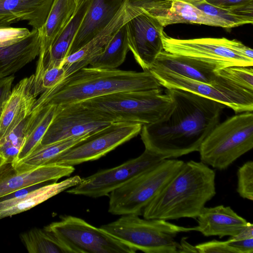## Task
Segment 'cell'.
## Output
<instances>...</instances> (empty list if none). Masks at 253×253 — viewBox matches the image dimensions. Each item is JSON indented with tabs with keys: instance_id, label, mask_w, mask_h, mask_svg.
I'll list each match as a JSON object with an SVG mask.
<instances>
[{
	"instance_id": "1",
	"label": "cell",
	"mask_w": 253,
	"mask_h": 253,
	"mask_svg": "<svg viewBox=\"0 0 253 253\" xmlns=\"http://www.w3.org/2000/svg\"><path fill=\"white\" fill-rule=\"evenodd\" d=\"M172 105L161 119L142 125L140 132L146 149L164 159L198 151L219 123L224 104L187 90L167 89Z\"/></svg>"
},
{
	"instance_id": "2",
	"label": "cell",
	"mask_w": 253,
	"mask_h": 253,
	"mask_svg": "<svg viewBox=\"0 0 253 253\" xmlns=\"http://www.w3.org/2000/svg\"><path fill=\"white\" fill-rule=\"evenodd\" d=\"M161 87L149 70L138 72L85 67L40 95L32 110L50 105L63 106L117 92Z\"/></svg>"
},
{
	"instance_id": "3",
	"label": "cell",
	"mask_w": 253,
	"mask_h": 253,
	"mask_svg": "<svg viewBox=\"0 0 253 253\" xmlns=\"http://www.w3.org/2000/svg\"><path fill=\"white\" fill-rule=\"evenodd\" d=\"M215 179L214 170L202 162H184L176 173L143 209V218L166 220L196 218L216 194Z\"/></svg>"
},
{
	"instance_id": "4",
	"label": "cell",
	"mask_w": 253,
	"mask_h": 253,
	"mask_svg": "<svg viewBox=\"0 0 253 253\" xmlns=\"http://www.w3.org/2000/svg\"><path fill=\"white\" fill-rule=\"evenodd\" d=\"M135 214L122 215L100 227L103 231L136 251L146 253H180L175 240L181 232L196 231V227L177 225L164 219L141 218Z\"/></svg>"
},
{
	"instance_id": "5",
	"label": "cell",
	"mask_w": 253,
	"mask_h": 253,
	"mask_svg": "<svg viewBox=\"0 0 253 253\" xmlns=\"http://www.w3.org/2000/svg\"><path fill=\"white\" fill-rule=\"evenodd\" d=\"M102 113L114 122H130L142 125L163 118L172 105V99L162 88L111 93L79 102Z\"/></svg>"
},
{
	"instance_id": "6",
	"label": "cell",
	"mask_w": 253,
	"mask_h": 253,
	"mask_svg": "<svg viewBox=\"0 0 253 253\" xmlns=\"http://www.w3.org/2000/svg\"><path fill=\"white\" fill-rule=\"evenodd\" d=\"M253 147V114L245 112L219 123L202 142L201 161L219 170L227 169Z\"/></svg>"
},
{
	"instance_id": "7",
	"label": "cell",
	"mask_w": 253,
	"mask_h": 253,
	"mask_svg": "<svg viewBox=\"0 0 253 253\" xmlns=\"http://www.w3.org/2000/svg\"><path fill=\"white\" fill-rule=\"evenodd\" d=\"M184 162L165 159L112 191L108 211L114 215L142 214L145 207L162 191Z\"/></svg>"
},
{
	"instance_id": "8",
	"label": "cell",
	"mask_w": 253,
	"mask_h": 253,
	"mask_svg": "<svg viewBox=\"0 0 253 253\" xmlns=\"http://www.w3.org/2000/svg\"><path fill=\"white\" fill-rule=\"evenodd\" d=\"M162 42L163 49L167 52L212 63L220 69L253 65V49L236 40L225 38L177 39L165 33Z\"/></svg>"
},
{
	"instance_id": "9",
	"label": "cell",
	"mask_w": 253,
	"mask_h": 253,
	"mask_svg": "<svg viewBox=\"0 0 253 253\" xmlns=\"http://www.w3.org/2000/svg\"><path fill=\"white\" fill-rule=\"evenodd\" d=\"M72 253H134L136 251L84 219L64 215L44 227Z\"/></svg>"
},
{
	"instance_id": "10",
	"label": "cell",
	"mask_w": 253,
	"mask_h": 253,
	"mask_svg": "<svg viewBox=\"0 0 253 253\" xmlns=\"http://www.w3.org/2000/svg\"><path fill=\"white\" fill-rule=\"evenodd\" d=\"M149 71L161 86L166 89L176 88L192 92L220 102L233 110L236 114L253 112V91L245 88L217 73L216 80L207 84L172 73Z\"/></svg>"
},
{
	"instance_id": "11",
	"label": "cell",
	"mask_w": 253,
	"mask_h": 253,
	"mask_svg": "<svg viewBox=\"0 0 253 253\" xmlns=\"http://www.w3.org/2000/svg\"><path fill=\"white\" fill-rule=\"evenodd\" d=\"M142 125L115 122L65 151L48 165L74 166L97 160L140 133Z\"/></svg>"
},
{
	"instance_id": "12",
	"label": "cell",
	"mask_w": 253,
	"mask_h": 253,
	"mask_svg": "<svg viewBox=\"0 0 253 253\" xmlns=\"http://www.w3.org/2000/svg\"><path fill=\"white\" fill-rule=\"evenodd\" d=\"M164 159H165L145 149L136 158L83 178L78 184L66 190V192L92 198L108 196L115 189Z\"/></svg>"
},
{
	"instance_id": "13",
	"label": "cell",
	"mask_w": 253,
	"mask_h": 253,
	"mask_svg": "<svg viewBox=\"0 0 253 253\" xmlns=\"http://www.w3.org/2000/svg\"><path fill=\"white\" fill-rule=\"evenodd\" d=\"M58 107V110L38 146L91 134L115 122L107 115L79 102Z\"/></svg>"
},
{
	"instance_id": "14",
	"label": "cell",
	"mask_w": 253,
	"mask_h": 253,
	"mask_svg": "<svg viewBox=\"0 0 253 253\" xmlns=\"http://www.w3.org/2000/svg\"><path fill=\"white\" fill-rule=\"evenodd\" d=\"M138 6L141 8L140 12L126 23L127 43L136 62L146 71L164 50L162 38L165 33L154 15Z\"/></svg>"
},
{
	"instance_id": "15",
	"label": "cell",
	"mask_w": 253,
	"mask_h": 253,
	"mask_svg": "<svg viewBox=\"0 0 253 253\" xmlns=\"http://www.w3.org/2000/svg\"><path fill=\"white\" fill-rule=\"evenodd\" d=\"M74 170V166L51 164L18 171L12 163H6L0 168V199L30 186L57 181Z\"/></svg>"
},
{
	"instance_id": "16",
	"label": "cell",
	"mask_w": 253,
	"mask_h": 253,
	"mask_svg": "<svg viewBox=\"0 0 253 253\" xmlns=\"http://www.w3.org/2000/svg\"><path fill=\"white\" fill-rule=\"evenodd\" d=\"M91 1L86 0L82 3L74 13L66 27L54 40L47 51L43 55L38 56L36 71L34 74L33 89L38 86L41 76L45 71L54 67H62Z\"/></svg>"
},
{
	"instance_id": "17",
	"label": "cell",
	"mask_w": 253,
	"mask_h": 253,
	"mask_svg": "<svg viewBox=\"0 0 253 253\" xmlns=\"http://www.w3.org/2000/svg\"><path fill=\"white\" fill-rule=\"evenodd\" d=\"M82 179L79 175H75L60 182L45 183L40 186L37 185L29 191L9 198L0 199V219L29 210L77 185Z\"/></svg>"
},
{
	"instance_id": "18",
	"label": "cell",
	"mask_w": 253,
	"mask_h": 253,
	"mask_svg": "<svg viewBox=\"0 0 253 253\" xmlns=\"http://www.w3.org/2000/svg\"><path fill=\"white\" fill-rule=\"evenodd\" d=\"M34 74L20 81L0 114V140L6 136L31 113L37 97L33 92Z\"/></svg>"
},
{
	"instance_id": "19",
	"label": "cell",
	"mask_w": 253,
	"mask_h": 253,
	"mask_svg": "<svg viewBox=\"0 0 253 253\" xmlns=\"http://www.w3.org/2000/svg\"><path fill=\"white\" fill-rule=\"evenodd\" d=\"M126 0H91L68 56L78 51L102 31L111 21Z\"/></svg>"
},
{
	"instance_id": "20",
	"label": "cell",
	"mask_w": 253,
	"mask_h": 253,
	"mask_svg": "<svg viewBox=\"0 0 253 253\" xmlns=\"http://www.w3.org/2000/svg\"><path fill=\"white\" fill-rule=\"evenodd\" d=\"M216 65L186 56L163 50L157 57L149 70H157L178 74L182 77L210 84L218 77Z\"/></svg>"
},
{
	"instance_id": "21",
	"label": "cell",
	"mask_w": 253,
	"mask_h": 253,
	"mask_svg": "<svg viewBox=\"0 0 253 253\" xmlns=\"http://www.w3.org/2000/svg\"><path fill=\"white\" fill-rule=\"evenodd\" d=\"M153 13L164 27L173 24L190 23L228 28L219 18L208 15L194 5L183 1L156 0Z\"/></svg>"
},
{
	"instance_id": "22",
	"label": "cell",
	"mask_w": 253,
	"mask_h": 253,
	"mask_svg": "<svg viewBox=\"0 0 253 253\" xmlns=\"http://www.w3.org/2000/svg\"><path fill=\"white\" fill-rule=\"evenodd\" d=\"M196 231L206 237H232L239 233L248 221L229 206L204 207L197 216Z\"/></svg>"
},
{
	"instance_id": "23",
	"label": "cell",
	"mask_w": 253,
	"mask_h": 253,
	"mask_svg": "<svg viewBox=\"0 0 253 253\" xmlns=\"http://www.w3.org/2000/svg\"><path fill=\"white\" fill-rule=\"evenodd\" d=\"M54 0H0V26L26 21L39 29L45 23Z\"/></svg>"
},
{
	"instance_id": "24",
	"label": "cell",
	"mask_w": 253,
	"mask_h": 253,
	"mask_svg": "<svg viewBox=\"0 0 253 253\" xmlns=\"http://www.w3.org/2000/svg\"><path fill=\"white\" fill-rule=\"evenodd\" d=\"M38 29L12 44L0 47V79L13 75L38 56L41 49Z\"/></svg>"
},
{
	"instance_id": "25",
	"label": "cell",
	"mask_w": 253,
	"mask_h": 253,
	"mask_svg": "<svg viewBox=\"0 0 253 253\" xmlns=\"http://www.w3.org/2000/svg\"><path fill=\"white\" fill-rule=\"evenodd\" d=\"M75 9V0H54L45 23L38 29L41 42L38 56L47 51L70 20Z\"/></svg>"
},
{
	"instance_id": "26",
	"label": "cell",
	"mask_w": 253,
	"mask_h": 253,
	"mask_svg": "<svg viewBox=\"0 0 253 253\" xmlns=\"http://www.w3.org/2000/svg\"><path fill=\"white\" fill-rule=\"evenodd\" d=\"M58 110L55 105H46L32 110L29 116L25 142L14 164L32 152L41 142Z\"/></svg>"
},
{
	"instance_id": "27",
	"label": "cell",
	"mask_w": 253,
	"mask_h": 253,
	"mask_svg": "<svg viewBox=\"0 0 253 253\" xmlns=\"http://www.w3.org/2000/svg\"><path fill=\"white\" fill-rule=\"evenodd\" d=\"M90 134L74 137L37 147L32 152L19 162L12 164L18 171L30 170L48 165L60 154L84 140Z\"/></svg>"
},
{
	"instance_id": "28",
	"label": "cell",
	"mask_w": 253,
	"mask_h": 253,
	"mask_svg": "<svg viewBox=\"0 0 253 253\" xmlns=\"http://www.w3.org/2000/svg\"><path fill=\"white\" fill-rule=\"evenodd\" d=\"M128 50L126 24L113 35L103 51L89 65L96 68L116 69L124 62Z\"/></svg>"
},
{
	"instance_id": "29",
	"label": "cell",
	"mask_w": 253,
	"mask_h": 253,
	"mask_svg": "<svg viewBox=\"0 0 253 253\" xmlns=\"http://www.w3.org/2000/svg\"><path fill=\"white\" fill-rule=\"evenodd\" d=\"M20 237L30 253H72L64 244L43 228L32 229L20 234Z\"/></svg>"
},
{
	"instance_id": "30",
	"label": "cell",
	"mask_w": 253,
	"mask_h": 253,
	"mask_svg": "<svg viewBox=\"0 0 253 253\" xmlns=\"http://www.w3.org/2000/svg\"><path fill=\"white\" fill-rule=\"evenodd\" d=\"M195 6L208 15L219 18L226 24L228 28L253 23V4L235 8L224 9L205 1Z\"/></svg>"
},
{
	"instance_id": "31",
	"label": "cell",
	"mask_w": 253,
	"mask_h": 253,
	"mask_svg": "<svg viewBox=\"0 0 253 253\" xmlns=\"http://www.w3.org/2000/svg\"><path fill=\"white\" fill-rule=\"evenodd\" d=\"M29 116L0 140V154L7 163L14 164L17 160L25 141Z\"/></svg>"
},
{
	"instance_id": "32",
	"label": "cell",
	"mask_w": 253,
	"mask_h": 253,
	"mask_svg": "<svg viewBox=\"0 0 253 253\" xmlns=\"http://www.w3.org/2000/svg\"><path fill=\"white\" fill-rule=\"evenodd\" d=\"M250 67L232 66L217 70L220 76L239 85L253 91V69Z\"/></svg>"
},
{
	"instance_id": "33",
	"label": "cell",
	"mask_w": 253,
	"mask_h": 253,
	"mask_svg": "<svg viewBox=\"0 0 253 253\" xmlns=\"http://www.w3.org/2000/svg\"><path fill=\"white\" fill-rule=\"evenodd\" d=\"M237 191L244 199L253 200V162L249 161L237 171Z\"/></svg>"
},
{
	"instance_id": "34",
	"label": "cell",
	"mask_w": 253,
	"mask_h": 253,
	"mask_svg": "<svg viewBox=\"0 0 253 253\" xmlns=\"http://www.w3.org/2000/svg\"><path fill=\"white\" fill-rule=\"evenodd\" d=\"M237 253H253V225L248 222L246 226L237 235L227 240Z\"/></svg>"
},
{
	"instance_id": "35",
	"label": "cell",
	"mask_w": 253,
	"mask_h": 253,
	"mask_svg": "<svg viewBox=\"0 0 253 253\" xmlns=\"http://www.w3.org/2000/svg\"><path fill=\"white\" fill-rule=\"evenodd\" d=\"M65 78V72L62 67H54L46 70L33 90L34 95L37 97L45 90L58 84Z\"/></svg>"
},
{
	"instance_id": "36",
	"label": "cell",
	"mask_w": 253,
	"mask_h": 253,
	"mask_svg": "<svg viewBox=\"0 0 253 253\" xmlns=\"http://www.w3.org/2000/svg\"><path fill=\"white\" fill-rule=\"evenodd\" d=\"M30 32L26 28L0 26V47L18 42L28 36Z\"/></svg>"
},
{
	"instance_id": "37",
	"label": "cell",
	"mask_w": 253,
	"mask_h": 253,
	"mask_svg": "<svg viewBox=\"0 0 253 253\" xmlns=\"http://www.w3.org/2000/svg\"><path fill=\"white\" fill-rule=\"evenodd\" d=\"M196 253H237L236 251L225 241L213 240L199 244L195 246Z\"/></svg>"
},
{
	"instance_id": "38",
	"label": "cell",
	"mask_w": 253,
	"mask_h": 253,
	"mask_svg": "<svg viewBox=\"0 0 253 253\" xmlns=\"http://www.w3.org/2000/svg\"><path fill=\"white\" fill-rule=\"evenodd\" d=\"M14 78L13 74L0 79V114L11 94Z\"/></svg>"
},
{
	"instance_id": "39",
	"label": "cell",
	"mask_w": 253,
	"mask_h": 253,
	"mask_svg": "<svg viewBox=\"0 0 253 253\" xmlns=\"http://www.w3.org/2000/svg\"><path fill=\"white\" fill-rule=\"evenodd\" d=\"M213 5L224 9L235 8L253 3V0H206Z\"/></svg>"
},
{
	"instance_id": "40",
	"label": "cell",
	"mask_w": 253,
	"mask_h": 253,
	"mask_svg": "<svg viewBox=\"0 0 253 253\" xmlns=\"http://www.w3.org/2000/svg\"><path fill=\"white\" fill-rule=\"evenodd\" d=\"M177 0L180 1H183L189 4H191L193 5H197L202 2L206 1V0Z\"/></svg>"
},
{
	"instance_id": "41",
	"label": "cell",
	"mask_w": 253,
	"mask_h": 253,
	"mask_svg": "<svg viewBox=\"0 0 253 253\" xmlns=\"http://www.w3.org/2000/svg\"><path fill=\"white\" fill-rule=\"evenodd\" d=\"M86 0H75V3H76V9H75V12H76L78 9L79 8V7L81 6L82 3L86 1ZM74 12V13H75Z\"/></svg>"
},
{
	"instance_id": "42",
	"label": "cell",
	"mask_w": 253,
	"mask_h": 253,
	"mask_svg": "<svg viewBox=\"0 0 253 253\" xmlns=\"http://www.w3.org/2000/svg\"><path fill=\"white\" fill-rule=\"evenodd\" d=\"M6 163V160L0 154V168Z\"/></svg>"
}]
</instances>
